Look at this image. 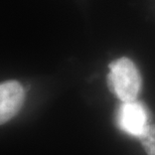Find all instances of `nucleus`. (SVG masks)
Masks as SVG:
<instances>
[{
	"instance_id": "1",
	"label": "nucleus",
	"mask_w": 155,
	"mask_h": 155,
	"mask_svg": "<svg viewBox=\"0 0 155 155\" xmlns=\"http://www.w3.org/2000/svg\"><path fill=\"white\" fill-rule=\"evenodd\" d=\"M107 84L110 91L122 102L137 100L142 79L137 67L128 58H120L109 64Z\"/></svg>"
},
{
	"instance_id": "3",
	"label": "nucleus",
	"mask_w": 155,
	"mask_h": 155,
	"mask_svg": "<svg viewBox=\"0 0 155 155\" xmlns=\"http://www.w3.org/2000/svg\"><path fill=\"white\" fill-rule=\"evenodd\" d=\"M25 100V91L17 81L0 84V125L9 122L19 113Z\"/></svg>"
},
{
	"instance_id": "4",
	"label": "nucleus",
	"mask_w": 155,
	"mask_h": 155,
	"mask_svg": "<svg viewBox=\"0 0 155 155\" xmlns=\"http://www.w3.org/2000/svg\"><path fill=\"white\" fill-rule=\"evenodd\" d=\"M139 139L147 155H155V125L148 126Z\"/></svg>"
},
{
	"instance_id": "2",
	"label": "nucleus",
	"mask_w": 155,
	"mask_h": 155,
	"mask_svg": "<svg viewBox=\"0 0 155 155\" xmlns=\"http://www.w3.org/2000/svg\"><path fill=\"white\" fill-rule=\"evenodd\" d=\"M117 125L126 134L140 138L149 126V114L143 103L137 100L122 102L117 113Z\"/></svg>"
}]
</instances>
